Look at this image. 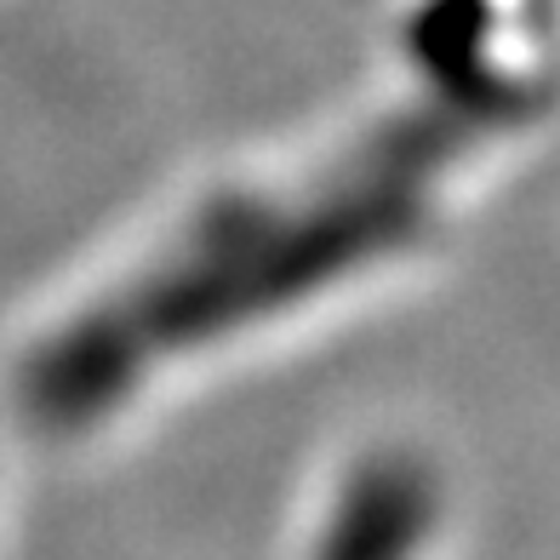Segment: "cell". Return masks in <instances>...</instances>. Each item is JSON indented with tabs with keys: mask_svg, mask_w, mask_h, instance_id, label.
<instances>
[{
	"mask_svg": "<svg viewBox=\"0 0 560 560\" xmlns=\"http://www.w3.org/2000/svg\"><path fill=\"white\" fill-rule=\"evenodd\" d=\"M441 526V492L418 457H361L326 498L310 560H423Z\"/></svg>",
	"mask_w": 560,
	"mask_h": 560,
	"instance_id": "obj_1",
	"label": "cell"
}]
</instances>
